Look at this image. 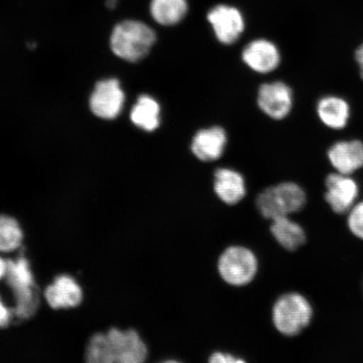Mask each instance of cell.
I'll return each mask as SVG.
<instances>
[{"label": "cell", "mask_w": 363, "mask_h": 363, "mask_svg": "<svg viewBox=\"0 0 363 363\" xmlns=\"http://www.w3.org/2000/svg\"><path fill=\"white\" fill-rule=\"evenodd\" d=\"M147 353L146 344L135 330L113 328L90 339L85 357L90 363H142Z\"/></svg>", "instance_id": "6da1fadb"}, {"label": "cell", "mask_w": 363, "mask_h": 363, "mask_svg": "<svg viewBox=\"0 0 363 363\" xmlns=\"http://www.w3.org/2000/svg\"><path fill=\"white\" fill-rule=\"evenodd\" d=\"M156 40L155 31L151 27L143 22L128 20L119 23L113 28L111 47L116 56L136 62L148 55Z\"/></svg>", "instance_id": "7a4b0ae2"}, {"label": "cell", "mask_w": 363, "mask_h": 363, "mask_svg": "<svg viewBox=\"0 0 363 363\" xmlns=\"http://www.w3.org/2000/svg\"><path fill=\"white\" fill-rule=\"evenodd\" d=\"M6 277L15 296L16 306L13 314L20 319L33 316L40 301L29 262L24 257H18L16 260H7Z\"/></svg>", "instance_id": "3957f363"}, {"label": "cell", "mask_w": 363, "mask_h": 363, "mask_svg": "<svg viewBox=\"0 0 363 363\" xmlns=\"http://www.w3.org/2000/svg\"><path fill=\"white\" fill-rule=\"evenodd\" d=\"M306 201V194L301 186L287 182L272 186L258 195L257 207L263 217L274 220L301 211Z\"/></svg>", "instance_id": "277c9868"}, {"label": "cell", "mask_w": 363, "mask_h": 363, "mask_svg": "<svg viewBox=\"0 0 363 363\" xmlns=\"http://www.w3.org/2000/svg\"><path fill=\"white\" fill-rule=\"evenodd\" d=\"M313 308L308 299L298 293L281 296L272 308V320L277 330L288 337H294L310 325Z\"/></svg>", "instance_id": "5b68a950"}, {"label": "cell", "mask_w": 363, "mask_h": 363, "mask_svg": "<svg viewBox=\"0 0 363 363\" xmlns=\"http://www.w3.org/2000/svg\"><path fill=\"white\" fill-rule=\"evenodd\" d=\"M218 270L226 283L243 286L251 283L257 271L255 255L246 247H231L222 253Z\"/></svg>", "instance_id": "8992f818"}, {"label": "cell", "mask_w": 363, "mask_h": 363, "mask_svg": "<svg viewBox=\"0 0 363 363\" xmlns=\"http://www.w3.org/2000/svg\"><path fill=\"white\" fill-rule=\"evenodd\" d=\"M125 94L119 81L107 79L99 82L90 98V108L102 119H115L123 108Z\"/></svg>", "instance_id": "52a82bcc"}, {"label": "cell", "mask_w": 363, "mask_h": 363, "mask_svg": "<svg viewBox=\"0 0 363 363\" xmlns=\"http://www.w3.org/2000/svg\"><path fill=\"white\" fill-rule=\"evenodd\" d=\"M208 21L218 40L225 45L238 42L245 29L242 13L237 8L224 4L213 8L208 13Z\"/></svg>", "instance_id": "ba28073f"}, {"label": "cell", "mask_w": 363, "mask_h": 363, "mask_svg": "<svg viewBox=\"0 0 363 363\" xmlns=\"http://www.w3.org/2000/svg\"><path fill=\"white\" fill-rule=\"evenodd\" d=\"M257 104L272 119H284L293 106L292 89L283 82L263 84L258 91Z\"/></svg>", "instance_id": "9c48e42d"}, {"label": "cell", "mask_w": 363, "mask_h": 363, "mask_svg": "<svg viewBox=\"0 0 363 363\" xmlns=\"http://www.w3.org/2000/svg\"><path fill=\"white\" fill-rule=\"evenodd\" d=\"M326 202L335 213L344 214L354 206L358 195V186L350 175L333 174L325 179Z\"/></svg>", "instance_id": "30bf717a"}, {"label": "cell", "mask_w": 363, "mask_h": 363, "mask_svg": "<svg viewBox=\"0 0 363 363\" xmlns=\"http://www.w3.org/2000/svg\"><path fill=\"white\" fill-rule=\"evenodd\" d=\"M242 60L253 71L269 74L279 67L281 57L276 45L270 40L258 39L244 48Z\"/></svg>", "instance_id": "8fae6325"}, {"label": "cell", "mask_w": 363, "mask_h": 363, "mask_svg": "<svg viewBox=\"0 0 363 363\" xmlns=\"http://www.w3.org/2000/svg\"><path fill=\"white\" fill-rule=\"evenodd\" d=\"M227 135L222 127L203 129L194 136L191 150L194 155L203 162H214L223 155Z\"/></svg>", "instance_id": "7c38bea8"}, {"label": "cell", "mask_w": 363, "mask_h": 363, "mask_svg": "<svg viewBox=\"0 0 363 363\" xmlns=\"http://www.w3.org/2000/svg\"><path fill=\"white\" fill-rule=\"evenodd\" d=\"M331 165L340 174L350 175L363 167V143L360 140H342L328 151Z\"/></svg>", "instance_id": "4fadbf2b"}, {"label": "cell", "mask_w": 363, "mask_h": 363, "mask_svg": "<svg viewBox=\"0 0 363 363\" xmlns=\"http://www.w3.org/2000/svg\"><path fill=\"white\" fill-rule=\"evenodd\" d=\"M45 297L53 308L76 307L83 298V292L74 278L61 275L45 289Z\"/></svg>", "instance_id": "5bb4252c"}, {"label": "cell", "mask_w": 363, "mask_h": 363, "mask_svg": "<svg viewBox=\"0 0 363 363\" xmlns=\"http://www.w3.org/2000/svg\"><path fill=\"white\" fill-rule=\"evenodd\" d=\"M215 192L222 202L233 206L246 195L243 176L230 169H219L215 172Z\"/></svg>", "instance_id": "9a60e30c"}, {"label": "cell", "mask_w": 363, "mask_h": 363, "mask_svg": "<svg viewBox=\"0 0 363 363\" xmlns=\"http://www.w3.org/2000/svg\"><path fill=\"white\" fill-rule=\"evenodd\" d=\"M317 113L326 126L339 130L347 125L350 118V107L342 98L326 96L318 103Z\"/></svg>", "instance_id": "2e32d148"}, {"label": "cell", "mask_w": 363, "mask_h": 363, "mask_svg": "<svg viewBox=\"0 0 363 363\" xmlns=\"http://www.w3.org/2000/svg\"><path fill=\"white\" fill-rule=\"evenodd\" d=\"M161 107L150 95H140L130 113V119L139 128L152 133L161 124Z\"/></svg>", "instance_id": "e0dca14e"}, {"label": "cell", "mask_w": 363, "mask_h": 363, "mask_svg": "<svg viewBox=\"0 0 363 363\" xmlns=\"http://www.w3.org/2000/svg\"><path fill=\"white\" fill-rule=\"evenodd\" d=\"M271 233L277 242L289 251H295L306 240L305 230L289 216L277 218L272 220Z\"/></svg>", "instance_id": "ac0fdd59"}, {"label": "cell", "mask_w": 363, "mask_h": 363, "mask_svg": "<svg viewBox=\"0 0 363 363\" xmlns=\"http://www.w3.org/2000/svg\"><path fill=\"white\" fill-rule=\"evenodd\" d=\"M187 0H152L150 12L158 24L171 26L179 24L188 13Z\"/></svg>", "instance_id": "d6986e66"}, {"label": "cell", "mask_w": 363, "mask_h": 363, "mask_svg": "<svg viewBox=\"0 0 363 363\" xmlns=\"http://www.w3.org/2000/svg\"><path fill=\"white\" fill-rule=\"evenodd\" d=\"M23 233L16 219L0 216V252H11L21 247Z\"/></svg>", "instance_id": "ffe728a7"}, {"label": "cell", "mask_w": 363, "mask_h": 363, "mask_svg": "<svg viewBox=\"0 0 363 363\" xmlns=\"http://www.w3.org/2000/svg\"><path fill=\"white\" fill-rule=\"evenodd\" d=\"M347 225L355 237L363 240V201L355 204L349 211Z\"/></svg>", "instance_id": "44dd1931"}, {"label": "cell", "mask_w": 363, "mask_h": 363, "mask_svg": "<svg viewBox=\"0 0 363 363\" xmlns=\"http://www.w3.org/2000/svg\"><path fill=\"white\" fill-rule=\"evenodd\" d=\"M211 362L213 363H242L245 362L243 359L230 355L228 353L215 352L212 354L210 358Z\"/></svg>", "instance_id": "7402d4cb"}, {"label": "cell", "mask_w": 363, "mask_h": 363, "mask_svg": "<svg viewBox=\"0 0 363 363\" xmlns=\"http://www.w3.org/2000/svg\"><path fill=\"white\" fill-rule=\"evenodd\" d=\"M13 315V311L10 310L0 297V328H6L10 324Z\"/></svg>", "instance_id": "603a6c76"}, {"label": "cell", "mask_w": 363, "mask_h": 363, "mask_svg": "<svg viewBox=\"0 0 363 363\" xmlns=\"http://www.w3.org/2000/svg\"><path fill=\"white\" fill-rule=\"evenodd\" d=\"M355 57L357 65L360 68L361 78L363 79V43L357 49Z\"/></svg>", "instance_id": "cb8c5ba5"}, {"label": "cell", "mask_w": 363, "mask_h": 363, "mask_svg": "<svg viewBox=\"0 0 363 363\" xmlns=\"http://www.w3.org/2000/svg\"><path fill=\"white\" fill-rule=\"evenodd\" d=\"M7 272V261L0 257V279L6 277Z\"/></svg>", "instance_id": "d4e9b609"}, {"label": "cell", "mask_w": 363, "mask_h": 363, "mask_svg": "<svg viewBox=\"0 0 363 363\" xmlns=\"http://www.w3.org/2000/svg\"><path fill=\"white\" fill-rule=\"evenodd\" d=\"M119 0H106V7L108 10H115Z\"/></svg>", "instance_id": "484cf974"}]
</instances>
